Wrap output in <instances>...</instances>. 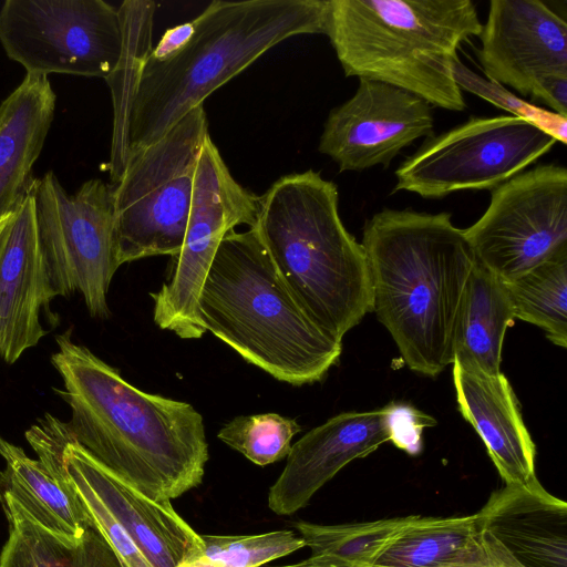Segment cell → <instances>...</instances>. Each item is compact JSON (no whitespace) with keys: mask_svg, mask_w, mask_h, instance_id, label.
Here are the masks:
<instances>
[{"mask_svg":"<svg viewBox=\"0 0 567 567\" xmlns=\"http://www.w3.org/2000/svg\"><path fill=\"white\" fill-rule=\"evenodd\" d=\"M327 16L328 0H215L167 59L150 58L151 44L128 42L118 69L105 80L114 104L112 183L131 154L164 136L269 49L296 35L324 34Z\"/></svg>","mask_w":567,"mask_h":567,"instance_id":"obj_1","label":"cell"},{"mask_svg":"<svg viewBox=\"0 0 567 567\" xmlns=\"http://www.w3.org/2000/svg\"><path fill=\"white\" fill-rule=\"evenodd\" d=\"M54 391L71 409L74 440L102 466L150 498L171 502L203 480L208 443L203 416L183 401L146 393L72 340L55 336Z\"/></svg>","mask_w":567,"mask_h":567,"instance_id":"obj_2","label":"cell"},{"mask_svg":"<svg viewBox=\"0 0 567 567\" xmlns=\"http://www.w3.org/2000/svg\"><path fill=\"white\" fill-rule=\"evenodd\" d=\"M446 212L382 209L363 227L372 311L403 361L434 378L454 361L474 252Z\"/></svg>","mask_w":567,"mask_h":567,"instance_id":"obj_3","label":"cell"},{"mask_svg":"<svg viewBox=\"0 0 567 567\" xmlns=\"http://www.w3.org/2000/svg\"><path fill=\"white\" fill-rule=\"evenodd\" d=\"M197 315L244 360L292 385L322 380L342 342L303 311L255 228L228 231L205 277Z\"/></svg>","mask_w":567,"mask_h":567,"instance_id":"obj_4","label":"cell"},{"mask_svg":"<svg viewBox=\"0 0 567 567\" xmlns=\"http://www.w3.org/2000/svg\"><path fill=\"white\" fill-rule=\"evenodd\" d=\"M306 315L341 341L372 312L364 249L339 215L337 185L312 169L285 175L260 197L255 227Z\"/></svg>","mask_w":567,"mask_h":567,"instance_id":"obj_5","label":"cell"},{"mask_svg":"<svg viewBox=\"0 0 567 567\" xmlns=\"http://www.w3.org/2000/svg\"><path fill=\"white\" fill-rule=\"evenodd\" d=\"M482 28L471 0H328L324 34L346 76L458 112L466 103L453 75L457 49Z\"/></svg>","mask_w":567,"mask_h":567,"instance_id":"obj_6","label":"cell"},{"mask_svg":"<svg viewBox=\"0 0 567 567\" xmlns=\"http://www.w3.org/2000/svg\"><path fill=\"white\" fill-rule=\"evenodd\" d=\"M209 136L203 105L155 143L131 154L112 186L118 267L145 257H177L185 238L194 177Z\"/></svg>","mask_w":567,"mask_h":567,"instance_id":"obj_7","label":"cell"},{"mask_svg":"<svg viewBox=\"0 0 567 567\" xmlns=\"http://www.w3.org/2000/svg\"><path fill=\"white\" fill-rule=\"evenodd\" d=\"M31 194L51 299L79 291L92 317L109 318L106 297L118 268L112 186L93 178L70 195L49 171Z\"/></svg>","mask_w":567,"mask_h":567,"instance_id":"obj_8","label":"cell"},{"mask_svg":"<svg viewBox=\"0 0 567 567\" xmlns=\"http://www.w3.org/2000/svg\"><path fill=\"white\" fill-rule=\"evenodd\" d=\"M0 43L28 74L105 80L125 51L120 11L103 0H6Z\"/></svg>","mask_w":567,"mask_h":567,"instance_id":"obj_9","label":"cell"},{"mask_svg":"<svg viewBox=\"0 0 567 567\" xmlns=\"http://www.w3.org/2000/svg\"><path fill=\"white\" fill-rule=\"evenodd\" d=\"M557 141L517 116L472 117L424 141L395 171L392 193L441 198L494 189L548 153Z\"/></svg>","mask_w":567,"mask_h":567,"instance_id":"obj_10","label":"cell"},{"mask_svg":"<svg viewBox=\"0 0 567 567\" xmlns=\"http://www.w3.org/2000/svg\"><path fill=\"white\" fill-rule=\"evenodd\" d=\"M463 231L476 261L504 282L567 255V169L545 164L512 177Z\"/></svg>","mask_w":567,"mask_h":567,"instance_id":"obj_11","label":"cell"},{"mask_svg":"<svg viewBox=\"0 0 567 567\" xmlns=\"http://www.w3.org/2000/svg\"><path fill=\"white\" fill-rule=\"evenodd\" d=\"M260 196L241 186L230 174L210 135L197 162L192 206L182 249L173 276L156 293L154 322L182 339L205 333L197 315V300L225 235L236 226L255 227Z\"/></svg>","mask_w":567,"mask_h":567,"instance_id":"obj_12","label":"cell"},{"mask_svg":"<svg viewBox=\"0 0 567 567\" xmlns=\"http://www.w3.org/2000/svg\"><path fill=\"white\" fill-rule=\"evenodd\" d=\"M37 455H47L81 481L126 532L152 567H176L204 542L174 509L97 463L73 437L68 422L47 413L25 431Z\"/></svg>","mask_w":567,"mask_h":567,"instance_id":"obj_13","label":"cell"},{"mask_svg":"<svg viewBox=\"0 0 567 567\" xmlns=\"http://www.w3.org/2000/svg\"><path fill=\"white\" fill-rule=\"evenodd\" d=\"M432 106L403 89L360 78L352 97L332 109L318 150L340 172L388 167L403 148L434 135Z\"/></svg>","mask_w":567,"mask_h":567,"instance_id":"obj_14","label":"cell"},{"mask_svg":"<svg viewBox=\"0 0 567 567\" xmlns=\"http://www.w3.org/2000/svg\"><path fill=\"white\" fill-rule=\"evenodd\" d=\"M477 58L487 80L533 100L547 79L567 78V23L538 0H492Z\"/></svg>","mask_w":567,"mask_h":567,"instance_id":"obj_15","label":"cell"},{"mask_svg":"<svg viewBox=\"0 0 567 567\" xmlns=\"http://www.w3.org/2000/svg\"><path fill=\"white\" fill-rule=\"evenodd\" d=\"M474 515L491 567H567V504L536 477L505 484Z\"/></svg>","mask_w":567,"mask_h":567,"instance_id":"obj_16","label":"cell"},{"mask_svg":"<svg viewBox=\"0 0 567 567\" xmlns=\"http://www.w3.org/2000/svg\"><path fill=\"white\" fill-rule=\"evenodd\" d=\"M391 403L365 412H343L310 430L291 445L281 474L271 485L268 506L291 515L342 467L391 441Z\"/></svg>","mask_w":567,"mask_h":567,"instance_id":"obj_17","label":"cell"},{"mask_svg":"<svg viewBox=\"0 0 567 567\" xmlns=\"http://www.w3.org/2000/svg\"><path fill=\"white\" fill-rule=\"evenodd\" d=\"M30 193L0 237V359L14 363L45 336L40 310L51 301Z\"/></svg>","mask_w":567,"mask_h":567,"instance_id":"obj_18","label":"cell"},{"mask_svg":"<svg viewBox=\"0 0 567 567\" xmlns=\"http://www.w3.org/2000/svg\"><path fill=\"white\" fill-rule=\"evenodd\" d=\"M452 364L458 410L483 440L501 477L505 484L528 483L536 477V446L507 378Z\"/></svg>","mask_w":567,"mask_h":567,"instance_id":"obj_19","label":"cell"},{"mask_svg":"<svg viewBox=\"0 0 567 567\" xmlns=\"http://www.w3.org/2000/svg\"><path fill=\"white\" fill-rule=\"evenodd\" d=\"M55 100L48 75L27 73L0 104V221L31 193L32 168L54 118Z\"/></svg>","mask_w":567,"mask_h":567,"instance_id":"obj_20","label":"cell"},{"mask_svg":"<svg viewBox=\"0 0 567 567\" xmlns=\"http://www.w3.org/2000/svg\"><path fill=\"white\" fill-rule=\"evenodd\" d=\"M0 505H11L54 535L76 542L94 524L75 493L39 460L0 435Z\"/></svg>","mask_w":567,"mask_h":567,"instance_id":"obj_21","label":"cell"},{"mask_svg":"<svg viewBox=\"0 0 567 567\" xmlns=\"http://www.w3.org/2000/svg\"><path fill=\"white\" fill-rule=\"evenodd\" d=\"M371 566L491 567L478 539L474 514L462 517L411 515L381 548Z\"/></svg>","mask_w":567,"mask_h":567,"instance_id":"obj_22","label":"cell"},{"mask_svg":"<svg viewBox=\"0 0 567 567\" xmlns=\"http://www.w3.org/2000/svg\"><path fill=\"white\" fill-rule=\"evenodd\" d=\"M515 316L505 282L477 261L457 326L454 361L477 371H499L505 333Z\"/></svg>","mask_w":567,"mask_h":567,"instance_id":"obj_23","label":"cell"},{"mask_svg":"<svg viewBox=\"0 0 567 567\" xmlns=\"http://www.w3.org/2000/svg\"><path fill=\"white\" fill-rule=\"evenodd\" d=\"M9 536L0 567H123L112 546L95 527L76 542L63 539L35 524L11 505H1Z\"/></svg>","mask_w":567,"mask_h":567,"instance_id":"obj_24","label":"cell"},{"mask_svg":"<svg viewBox=\"0 0 567 567\" xmlns=\"http://www.w3.org/2000/svg\"><path fill=\"white\" fill-rule=\"evenodd\" d=\"M515 319L535 324L556 346L567 347V255L505 282Z\"/></svg>","mask_w":567,"mask_h":567,"instance_id":"obj_25","label":"cell"},{"mask_svg":"<svg viewBox=\"0 0 567 567\" xmlns=\"http://www.w3.org/2000/svg\"><path fill=\"white\" fill-rule=\"evenodd\" d=\"M410 518L404 516L337 525L296 522L293 527L311 549V556H327L354 567H370L385 543Z\"/></svg>","mask_w":567,"mask_h":567,"instance_id":"obj_26","label":"cell"},{"mask_svg":"<svg viewBox=\"0 0 567 567\" xmlns=\"http://www.w3.org/2000/svg\"><path fill=\"white\" fill-rule=\"evenodd\" d=\"M204 546L176 567H261L302 547L293 530L254 535H202Z\"/></svg>","mask_w":567,"mask_h":567,"instance_id":"obj_27","label":"cell"},{"mask_svg":"<svg viewBox=\"0 0 567 567\" xmlns=\"http://www.w3.org/2000/svg\"><path fill=\"white\" fill-rule=\"evenodd\" d=\"M301 426L278 413L240 415L226 423L217 436L259 466L288 456L292 437Z\"/></svg>","mask_w":567,"mask_h":567,"instance_id":"obj_28","label":"cell"},{"mask_svg":"<svg viewBox=\"0 0 567 567\" xmlns=\"http://www.w3.org/2000/svg\"><path fill=\"white\" fill-rule=\"evenodd\" d=\"M453 75L461 91L470 92L488 101L496 107L512 113L513 116L534 124L557 142L566 144L567 117L516 96L502 84L489 81L470 70L458 58L453 65Z\"/></svg>","mask_w":567,"mask_h":567,"instance_id":"obj_29","label":"cell"},{"mask_svg":"<svg viewBox=\"0 0 567 567\" xmlns=\"http://www.w3.org/2000/svg\"><path fill=\"white\" fill-rule=\"evenodd\" d=\"M391 441L410 454L421 449L423 429L435 425V420L406 404L391 403Z\"/></svg>","mask_w":567,"mask_h":567,"instance_id":"obj_30","label":"cell"},{"mask_svg":"<svg viewBox=\"0 0 567 567\" xmlns=\"http://www.w3.org/2000/svg\"><path fill=\"white\" fill-rule=\"evenodd\" d=\"M194 29L195 24L192 20L166 30L157 45L151 49L148 56L154 60H164L172 56L184 47L192 37Z\"/></svg>","mask_w":567,"mask_h":567,"instance_id":"obj_31","label":"cell"},{"mask_svg":"<svg viewBox=\"0 0 567 567\" xmlns=\"http://www.w3.org/2000/svg\"><path fill=\"white\" fill-rule=\"evenodd\" d=\"M280 567H354L353 565L327 556H310L308 559L297 564Z\"/></svg>","mask_w":567,"mask_h":567,"instance_id":"obj_32","label":"cell"},{"mask_svg":"<svg viewBox=\"0 0 567 567\" xmlns=\"http://www.w3.org/2000/svg\"><path fill=\"white\" fill-rule=\"evenodd\" d=\"M9 217L0 221V237H1V234H2V231L4 229V227H6V224H7L8 219H9Z\"/></svg>","mask_w":567,"mask_h":567,"instance_id":"obj_33","label":"cell"},{"mask_svg":"<svg viewBox=\"0 0 567 567\" xmlns=\"http://www.w3.org/2000/svg\"><path fill=\"white\" fill-rule=\"evenodd\" d=\"M371 567H373V566H371Z\"/></svg>","mask_w":567,"mask_h":567,"instance_id":"obj_34","label":"cell"}]
</instances>
